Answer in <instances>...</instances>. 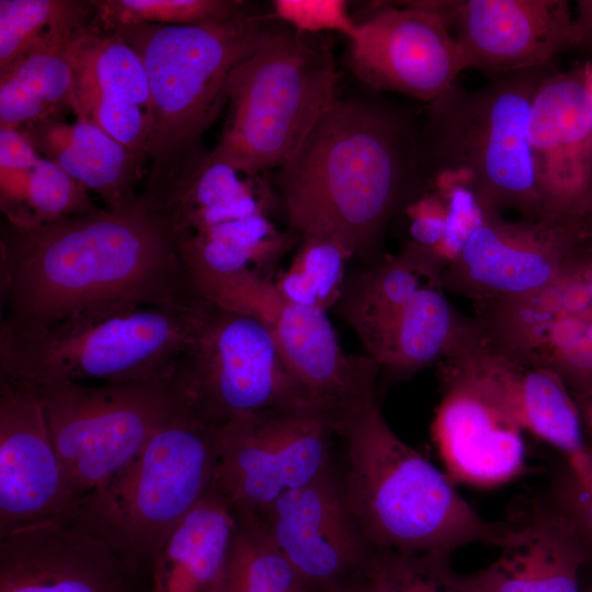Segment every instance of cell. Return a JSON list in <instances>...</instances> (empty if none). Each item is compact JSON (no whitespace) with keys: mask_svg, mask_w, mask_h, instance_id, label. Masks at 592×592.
<instances>
[{"mask_svg":"<svg viewBox=\"0 0 592 592\" xmlns=\"http://www.w3.org/2000/svg\"><path fill=\"white\" fill-rule=\"evenodd\" d=\"M321 39L266 29L230 75L229 114L215 152L251 173L278 169L296 153L337 98L339 73Z\"/></svg>","mask_w":592,"mask_h":592,"instance_id":"ba28073f","label":"cell"},{"mask_svg":"<svg viewBox=\"0 0 592 592\" xmlns=\"http://www.w3.org/2000/svg\"><path fill=\"white\" fill-rule=\"evenodd\" d=\"M592 464V447H589ZM574 492L561 506L580 534L590 558L592 557V479L585 489L573 486Z\"/></svg>","mask_w":592,"mask_h":592,"instance_id":"74e56055","label":"cell"},{"mask_svg":"<svg viewBox=\"0 0 592 592\" xmlns=\"http://www.w3.org/2000/svg\"><path fill=\"white\" fill-rule=\"evenodd\" d=\"M500 330L512 351L554 371L574 399L592 389V248L581 243L545 289L504 304Z\"/></svg>","mask_w":592,"mask_h":592,"instance_id":"ffe728a7","label":"cell"},{"mask_svg":"<svg viewBox=\"0 0 592 592\" xmlns=\"http://www.w3.org/2000/svg\"><path fill=\"white\" fill-rule=\"evenodd\" d=\"M348 66L366 86L432 102L464 70L445 22L419 0L376 5L358 22Z\"/></svg>","mask_w":592,"mask_h":592,"instance_id":"e0dca14e","label":"cell"},{"mask_svg":"<svg viewBox=\"0 0 592 592\" xmlns=\"http://www.w3.org/2000/svg\"><path fill=\"white\" fill-rule=\"evenodd\" d=\"M553 65L492 77L478 90L458 83L429 103L420 127L426 182L445 175L468 186L490 212L550 217L538 184L527 122L537 86Z\"/></svg>","mask_w":592,"mask_h":592,"instance_id":"5b68a950","label":"cell"},{"mask_svg":"<svg viewBox=\"0 0 592 592\" xmlns=\"http://www.w3.org/2000/svg\"><path fill=\"white\" fill-rule=\"evenodd\" d=\"M77 503L36 388L0 375V538L68 519Z\"/></svg>","mask_w":592,"mask_h":592,"instance_id":"d6986e66","label":"cell"},{"mask_svg":"<svg viewBox=\"0 0 592 592\" xmlns=\"http://www.w3.org/2000/svg\"><path fill=\"white\" fill-rule=\"evenodd\" d=\"M353 253L340 241L321 236L300 238L291 263L272 283L287 300L327 311L339 300Z\"/></svg>","mask_w":592,"mask_h":592,"instance_id":"d6a6232c","label":"cell"},{"mask_svg":"<svg viewBox=\"0 0 592 592\" xmlns=\"http://www.w3.org/2000/svg\"><path fill=\"white\" fill-rule=\"evenodd\" d=\"M503 522L501 554L491 563L494 592H580L590 555L560 508L533 502Z\"/></svg>","mask_w":592,"mask_h":592,"instance_id":"d4e9b609","label":"cell"},{"mask_svg":"<svg viewBox=\"0 0 592 592\" xmlns=\"http://www.w3.org/2000/svg\"><path fill=\"white\" fill-rule=\"evenodd\" d=\"M247 7L236 15L194 25L139 24L119 29L147 72L153 128L148 149L152 171L193 150L228 101L234 69L267 27Z\"/></svg>","mask_w":592,"mask_h":592,"instance_id":"9c48e42d","label":"cell"},{"mask_svg":"<svg viewBox=\"0 0 592 592\" xmlns=\"http://www.w3.org/2000/svg\"><path fill=\"white\" fill-rule=\"evenodd\" d=\"M237 520L219 592H315L260 522Z\"/></svg>","mask_w":592,"mask_h":592,"instance_id":"836d02e7","label":"cell"},{"mask_svg":"<svg viewBox=\"0 0 592 592\" xmlns=\"http://www.w3.org/2000/svg\"><path fill=\"white\" fill-rule=\"evenodd\" d=\"M420 127L403 109L339 99L275 177L288 228L371 262L391 217L425 190Z\"/></svg>","mask_w":592,"mask_h":592,"instance_id":"7a4b0ae2","label":"cell"},{"mask_svg":"<svg viewBox=\"0 0 592 592\" xmlns=\"http://www.w3.org/2000/svg\"><path fill=\"white\" fill-rule=\"evenodd\" d=\"M491 565L462 574L444 553H400L375 550L363 592H494Z\"/></svg>","mask_w":592,"mask_h":592,"instance_id":"1f68e13d","label":"cell"},{"mask_svg":"<svg viewBox=\"0 0 592 592\" xmlns=\"http://www.w3.org/2000/svg\"><path fill=\"white\" fill-rule=\"evenodd\" d=\"M94 14V1L1 0L0 75L35 53L67 44Z\"/></svg>","mask_w":592,"mask_h":592,"instance_id":"4dcf8cb0","label":"cell"},{"mask_svg":"<svg viewBox=\"0 0 592 592\" xmlns=\"http://www.w3.org/2000/svg\"><path fill=\"white\" fill-rule=\"evenodd\" d=\"M349 592H363V589L360 588V589H356V590H353V591H349Z\"/></svg>","mask_w":592,"mask_h":592,"instance_id":"b9f144b4","label":"cell"},{"mask_svg":"<svg viewBox=\"0 0 592 592\" xmlns=\"http://www.w3.org/2000/svg\"><path fill=\"white\" fill-rule=\"evenodd\" d=\"M344 0H274L273 16L292 30L307 35L337 32L351 41L358 23L353 20Z\"/></svg>","mask_w":592,"mask_h":592,"instance_id":"8d00e7d4","label":"cell"},{"mask_svg":"<svg viewBox=\"0 0 592 592\" xmlns=\"http://www.w3.org/2000/svg\"><path fill=\"white\" fill-rule=\"evenodd\" d=\"M334 428L308 408L240 415L219 431L213 488L239 519H260L282 496L331 468Z\"/></svg>","mask_w":592,"mask_h":592,"instance_id":"4fadbf2b","label":"cell"},{"mask_svg":"<svg viewBox=\"0 0 592 592\" xmlns=\"http://www.w3.org/2000/svg\"><path fill=\"white\" fill-rule=\"evenodd\" d=\"M255 521L315 592L363 587L374 549L351 516L332 468L282 496Z\"/></svg>","mask_w":592,"mask_h":592,"instance_id":"ac0fdd59","label":"cell"},{"mask_svg":"<svg viewBox=\"0 0 592 592\" xmlns=\"http://www.w3.org/2000/svg\"><path fill=\"white\" fill-rule=\"evenodd\" d=\"M67 44L35 53L0 75V127L21 130L72 110Z\"/></svg>","mask_w":592,"mask_h":592,"instance_id":"f546056e","label":"cell"},{"mask_svg":"<svg viewBox=\"0 0 592 592\" xmlns=\"http://www.w3.org/2000/svg\"><path fill=\"white\" fill-rule=\"evenodd\" d=\"M35 388L78 503L123 468L158 429L186 408L173 382L61 380Z\"/></svg>","mask_w":592,"mask_h":592,"instance_id":"8fae6325","label":"cell"},{"mask_svg":"<svg viewBox=\"0 0 592 592\" xmlns=\"http://www.w3.org/2000/svg\"><path fill=\"white\" fill-rule=\"evenodd\" d=\"M574 21L578 30V47L592 53V0L577 2Z\"/></svg>","mask_w":592,"mask_h":592,"instance_id":"f35d334b","label":"cell"},{"mask_svg":"<svg viewBox=\"0 0 592 592\" xmlns=\"http://www.w3.org/2000/svg\"><path fill=\"white\" fill-rule=\"evenodd\" d=\"M173 385L189 409L218 423L267 409L308 408L266 326L208 299Z\"/></svg>","mask_w":592,"mask_h":592,"instance_id":"7c38bea8","label":"cell"},{"mask_svg":"<svg viewBox=\"0 0 592 592\" xmlns=\"http://www.w3.org/2000/svg\"><path fill=\"white\" fill-rule=\"evenodd\" d=\"M581 243L570 219L488 213L443 271V287L480 305L525 298L551 285Z\"/></svg>","mask_w":592,"mask_h":592,"instance_id":"9a60e30c","label":"cell"},{"mask_svg":"<svg viewBox=\"0 0 592 592\" xmlns=\"http://www.w3.org/2000/svg\"><path fill=\"white\" fill-rule=\"evenodd\" d=\"M443 288H420L366 352L380 372L409 376L453 352L470 320L455 311Z\"/></svg>","mask_w":592,"mask_h":592,"instance_id":"f1b7e54d","label":"cell"},{"mask_svg":"<svg viewBox=\"0 0 592 592\" xmlns=\"http://www.w3.org/2000/svg\"><path fill=\"white\" fill-rule=\"evenodd\" d=\"M139 198L164 229L189 276L251 271L273 278L300 238L272 219L277 193L261 173L215 150H191L151 172Z\"/></svg>","mask_w":592,"mask_h":592,"instance_id":"277c9868","label":"cell"},{"mask_svg":"<svg viewBox=\"0 0 592 592\" xmlns=\"http://www.w3.org/2000/svg\"><path fill=\"white\" fill-rule=\"evenodd\" d=\"M96 208L83 185L41 156L29 173L18 203L4 217L8 224L33 227Z\"/></svg>","mask_w":592,"mask_h":592,"instance_id":"e575fe53","label":"cell"},{"mask_svg":"<svg viewBox=\"0 0 592 592\" xmlns=\"http://www.w3.org/2000/svg\"><path fill=\"white\" fill-rule=\"evenodd\" d=\"M94 4L91 25L104 32L139 24H201L229 19L246 8L236 0H103Z\"/></svg>","mask_w":592,"mask_h":592,"instance_id":"d590c367","label":"cell"},{"mask_svg":"<svg viewBox=\"0 0 592 592\" xmlns=\"http://www.w3.org/2000/svg\"><path fill=\"white\" fill-rule=\"evenodd\" d=\"M576 402L578 405L582 429L592 441V389L576 399Z\"/></svg>","mask_w":592,"mask_h":592,"instance_id":"60d3db41","label":"cell"},{"mask_svg":"<svg viewBox=\"0 0 592 592\" xmlns=\"http://www.w3.org/2000/svg\"><path fill=\"white\" fill-rule=\"evenodd\" d=\"M206 304H128L26 332H0V375L49 383H172Z\"/></svg>","mask_w":592,"mask_h":592,"instance_id":"8992f818","label":"cell"},{"mask_svg":"<svg viewBox=\"0 0 592 592\" xmlns=\"http://www.w3.org/2000/svg\"><path fill=\"white\" fill-rule=\"evenodd\" d=\"M136 572L72 517L0 538V592H132Z\"/></svg>","mask_w":592,"mask_h":592,"instance_id":"7402d4cb","label":"cell"},{"mask_svg":"<svg viewBox=\"0 0 592 592\" xmlns=\"http://www.w3.org/2000/svg\"><path fill=\"white\" fill-rule=\"evenodd\" d=\"M443 384L467 386L566 457L573 483L590 486L592 464L576 399L550 368L490 343L477 323L441 361Z\"/></svg>","mask_w":592,"mask_h":592,"instance_id":"5bb4252c","label":"cell"},{"mask_svg":"<svg viewBox=\"0 0 592 592\" xmlns=\"http://www.w3.org/2000/svg\"><path fill=\"white\" fill-rule=\"evenodd\" d=\"M433 439L453 482L490 488L516 478L525 466L523 429L502 408L459 384H444Z\"/></svg>","mask_w":592,"mask_h":592,"instance_id":"cb8c5ba5","label":"cell"},{"mask_svg":"<svg viewBox=\"0 0 592 592\" xmlns=\"http://www.w3.org/2000/svg\"><path fill=\"white\" fill-rule=\"evenodd\" d=\"M192 283L209 301L266 326L306 407L326 418L338 435L376 402L379 366L366 354H346L325 311L285 299L272 280L251 271L201 274Z\"/></svg>","mask_w":592,"mask_h":592,"instance_id":"30bf717a","label":"cell"},{"mask_svg":"<svg viewBox=\"0 0 592 592\" xmlns=\"http://www.w3.org/2000/svg\"><path fill=\"white\" fill-rule=\"evenodd\" d=\"M442 274L431 252L408 242L398 254L349 276L334 308L367 352L420 288L443 286Z\"/></svg>","mask_w":592,"mask_h":592,"instance_id":"83f0119b","label":"cell"},{"mask_svg":"<svg viewBox=\"0 0 592 592\" xmlns=\"http://www.w3.org/2000/svg\"><path fill=\"white\" fill-rule=\"evenodd\" d=\"M339 436L343 500L374 551L451 555L469 544L500 545L504 522L481 517L445 473L394 432L377 402Z\"/></svg>","mask_w":592,"mask_h":592,"instance_id":"3957f363","label":"cell"},{"mask_svg":"<svg viewBox=\"0 0 592 592\" xmlns=\"http://www.w3.org/2000/svg\"><path fill=\"white\" fill-rule=\"evenodd\" d=\"M573 220L582 237V242L592 248V187L579 205Z\"/></svg>","mask_w":592,"mask_h":592,"instance_id":"ab89813d","label":"cell"},{"mask_svg":"<svg viewBox=\"0 0 592 592\" xmlns=\"http://www.w3.org/2000/svg\"><path fill=\"white\" fill-rule=\"evenodd\" d=\"M0 332H26L110 306H184L202 296L162 226L140 198L19 227L0 241Z\"/></svg>","mask_w":592,"mask_h":592,"instance_id":"6da1fadb","label":"cell"},{"mask_svg":"<svg viewBox=\"0 0 592 592\" xmlns=\"http://www.w3.org/2000/svg\"><path fill=\"white\" fill-rule=\"evenodd\" d=\"M21 132L38 153L58 164L106 208L124 210L137 203L141 167L132 153L94 123L77 117L73 123L48 118Z\"/></svg>","mask_w":592,"mask_h":592,"instance_id":"484cf974","label":"cell"},{"mask_svg":"<svg viewBox=\"0 0 592 592\" xmlns=\"http://www.w3.org/2000/svg\"><path fill=\"white\" fill-rule=\"evenodd\" d=\"M223 424L186 407L84 496L71 517L135 572L150 568L174 528L209 492Z\"/></svg>","mask_w":592,"mask_h":592,"instance_id":"52a82bcc","label":"cell"},{"mask_svg":"<svg viewBox=\"0 0 592 592\" xmlns=\"http://www.w3.org/2000/svg\"><path fill=\"white\" fill-rule=\"evenodd\" d=\"M530 148L547 210L572 219L592 187V66L550 71L533 95Z\"/></svg>","mask_w":592,"mask_h":592,"instance_id":"44dd1931","label":"cell"},{"mask_svg":"<svg viewBox=\"0 0 592 592\" xmlns=\"http://www.w3.org/2000/svg\"><path fill=\"white\" fill-rule=\"evenodd\" d=\"M238 520L212 487L155 556L151 592H219Z\"/></svg>","mask_w":592,"mask_h":592,"instance_id":"4316f807","label":"cell"},{"mask_svg":"<svg viewBox=\"0 0 592 592\" xmlns=\"http://www.w3.org/2000/svg\"><path fill=\"white\" fill-rule=\"evenodd\" d=\"M447 25L464 69L492 77L551 65L578 47L566 0H419Z\"/></svg>","mask_w":592,"mask_h":592,"instance_id":"2e32d148","label":"cell"},{"mask_svg":"<svg viewBox=\"0 0 592 592\" xmlns=\"http://www.w3.org/2000/svg\"><path fill=\"white\" fill-rule=\"evenodd\" d=\"M76 117L116 139L143 168L153 128L149 81L141 58L119 32L92 25L67 44Z\"/></svg>","mask_w":592,"mask_h":592,"instance_id":"603a6c76","label":"cell"}]
</instances>
